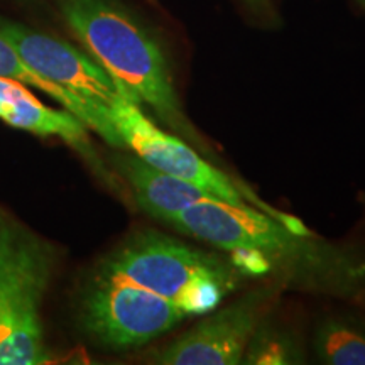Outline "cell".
Here are the masks:
<instances>
[{
    "mask_svg": "<svg viewBox=\"0 0 365 365\" xmlns=\"http://www.w3.org/2000/svg\"><path fill=\"white\" fill-rule=\"evenodd\" d=\"M168 225L230 255L245 277H266L282 289L331 298L365 294L364 247L298 232L252 207L205 200Z\"/></svg>",
    "mask_w": 365,
    "mask_h": 365,
    "instance_id": "cell-1",
    "label": "cell"
},
{
    "mask_svg": "<svg viewBox=\"0 0 365 365\" xmlns=\"http://www.w3.org/2000/svg\"><path fill=\"white\" fill-rule=\"evenodd\" d=\"M66 24L120 93L149 108L159 124L215 161L208 143L182 110L161 41L118 0H61Z\"/></svg>",
    "mask_w": 365,
    "mask_h": 365,
    "instance_id": "cell-2",
    "label": "cell"
},
{
    "mask_svg": "<svg viewBox=\"0 0 365 365\" xmlns=\"http://www.w3.org/2000/svg\"><path fill=\"white\" fill-rule=\"evenodd\" d=\"M95 276L143 287L193 318L220 307L245 279L230 255L193 247L156 230L129 237L100 262Z\"/></svg>",
    "mask_w": 365,
    "mask_h": 365,
    "instance_id": "cell-3",
    "label": "cell"
},
{
    "mask_svg": "<svg viewBox=\"0 0 365 365\" xmlns=\"http://www.w3.org/2000/svg\"><path fill=\"white\" fill-rule=\"evenodd\" d=\"M51 272V249L0 215V365L49 362L41 304Z\"/></svg>",
    "mask_w": 365,
    "mask_h": 365,
    "instance_id": "cell-4",
    "label": "cell"
},
{
    "mask_svg": "<svg viewBox=\"0 0 365 365\" xmlns=\"http://www.w3.org/2000/svg\"><path fill=\"white\" fill-rule=\"evenodd\" d=\"M110 118L125 148L156 170L196 185L220 202L252 207L294 230L312 232L299 218L264 202L247 182L227 175L180 135L159 129L140 105L120 97L110 107Z\"/></svg>",
    "mask_w": 365,
    "mask_h": 365,
    "instance_id": "cell-5",
    "label": "cell"
},
{
    "mask_svg": "<svg viewBox=\"0 0 365 365\" xmlns=\"http://www.w3.org/2000/svg\"><path fill=\"white\" fill-rule=\"evenodd\" d=\"M191 318L178 304L130 282L95 276L81 299L80 323L98 344L134 349Z\"/></svg>",
    "mask_w": 365,
    "mask_h": 365,
    "instance_id": "cell-6",
    "label": "cell"
},
{
    "mask_svg": "<svg viewBox=\"0 0 365 365\" xmlns=\"http://www.w3.org/2000/svg\"><path fill=\"white\" fill-rule=\"evenodd\" d=\"M281 286L267 282L234 303L203 314L188 331L154 355L161 365H237L259 323L271 313Z\"/></svg>",
    "mask_w": 365,
    "mask_h": 365,
    "instance_id": "cell-7",
    "label": "cell"
},
{
    "mask_svg": "<svg viewBox=\"0 0 365 365\" xmlns=\"http://www.w3.org/2000/svg\"><path fill=\"white\" fill-rule=\"evenodd\" d=\"M0 36L14 46L31 70L95 107L110 110L124 97L112 76L88 53L66 41L2 17Z\"/></svg>",
    "mask_w": 365,
    "mask_h": 365,
    "instance_id": "cell-8",
    "label": "cell"
},
{
    "mask_svg": "<svg viewBox=\"0 0 365 365\" xmlns=\"http://www.w3.org/2000/svg\"><path fill=\"white\" fill-rule=\"evenodd\" d=\"M0 118L39 137H59L88 159H95L88 127L71 112L44 105L21 81L0 76Z\"/></svg>",
    "mask_w": 365,
    "mask_h": 365,
    "instance_id": "cell-9",
    "label": "cell"
},
{
    "mask_svg": "<svg viewBox=\"0 0 365 365\" xmlns=\"http://www.w3.org/2000/svg\"><path fill=\"white\" fill-rule=\"evenodd\" d=\"M117 170L129 185L137 207L159 222L168 223L191 205L215 200L208 191L156 170L135 154L118 156Z\"/></svg>",
    "mask_w": 365,
    "mask_h": 365,
    "instance_id": "cell-10",
    "label": "cell"
},
{
    "mask_svg": "<svg viewBox=\"0 0 365 365\" xmlns=\"http://www.w3.org/2000/svg\"><path fill=\"white\" fill-rule=\"evenodd\" d=\"M0 76L21 81L26 86H34V88L44 91L54 102L63 105L65 110L71 112L75 117H78L88 129L97 132L105 143L110 144L112 148H125L124 140H122L115 125H113L110 110L95 107V105L85 102V100L78 98L76 95L70 93L65 88H59L58 85L44 80L43 76L38 75V73L26 65L21 54L14 49V46L4 36H0Z\"/></svg>",
    "mask_w": 365,
    "mask_h": 365,
    "instance_id": "cell-11",
    "label": "cell"
},
{
    "mask_svg": "<svg viewBox=\"0 0 365 365\" xmlns=\"http://www.w3.org/2000/svg\"><path fill=\"white\" fill-rule=\"evenodd\" d=\"M313 350L327 365H365V319L355 314H328L313 331Z\"/></svg>",
    "mask_w": 365,
    "mask_h": 365,
    "instance_id": "cell-12",
    "label": "cell"
},
{
    "mask_svg": "<svg viewBox=\"0 0 365 365\" xmlns=\"http://www.w3.org/2000/svg\"><path fill=\"white\" fill-rule=\"evenodd\" d=\"M304 354L299 341L286 328L271 322L269 314L259 323L245 346L242 364L284 365L303 364Z\"/></svg>",
    "mask_w": 365,
    "mask_h": 365,
    "instance_id": "cell-13",
    "label": "cell"
},
{
    "mask_svg": "<svg viewBox=\"0 0 365 365\" xmlns=\"http://www.w3.org/2000/svg\"><path fill=\"white\" fill-rule=\"evenodd\" d=\"M355 2H357V4H359V6H360V7H362V9H364V11H365V0H355Z\"/></svg>",
    "mask_w": 365,
    "mask_h": 365,
    "instance_id": "cell-14",
    "label": "cell"
},
{
    "mask_svg": "<svg viewBox=\"0 0 365 365\" xmlns=\"http://www.w3.org/2000/svg\"><path fill=\"white\" fill-rule=\"evenodd\" d=\"M360 299H364V301H365V294H364V296H362V298H360Z\"/></svg>",
    "mask_w": 365,
    "mask_h": 365,
    "instance_id": "cell-15",
    "label": "cell"
}]
</instances>
